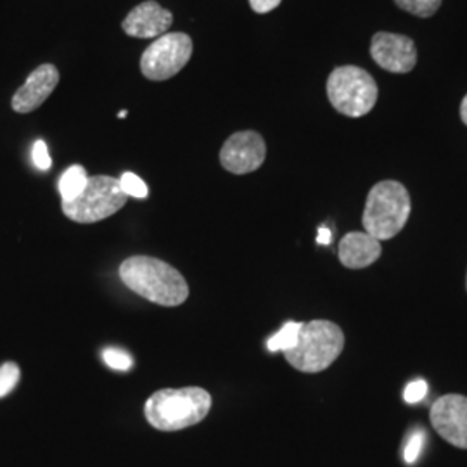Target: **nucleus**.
<instances>
[{
	"label": "nucleus",
	"instance_id": "nucleus-5",
	"mask_svg": "<svg viewBox=\"0 0 467 467\" xmlns=\"http://www.w3.org/2000/svg\"><path fill=\"white\" fill-rule=\"evenodd\" d=\"M327 98L337 113L364 117L378 102V84L362 67H336L327 78Z\"/></svg>",
	"mask_w": 467,
	"mask_h": 467
},
{
	"label": "nucleus",
	"instance_id": "nucleus-10",
	"mask_svg": "<svg viewBox=\"0 0 467 467\" xmlns=\"http://www.w3.org/2000/svg\"><path fill=\"white\" fill-rule=\"evenodd\" d=\"M372 59L391 73H409L418 63V50L414 42L405 35L379 34L370 42Z\"/></svg>",
	"mask_w": 467,
	"mask_h": 467
},
{
	"label": "nucleus",
	"instance_id": "nucleus-24",
	"mask_svg": "<svg viewBox=\"0 0 467 467\" xmlns=\"http://www.w3.org/2000/svg\"><path fill=\"white\" fill-rule=\"evenodd\" d=\"M333 241V234L327 229V227H320L317 234L318 244H331Z\"/></svg>",
	"mask_w": 467,
	"mask_h": 467
},
{
	"label": "nucleus",
	"instance_id": "nucleus-19",
	"mask_svg": "<svg viewBox=\"0 0 467 467\" xmlns=\"http://www.w3.org/2000/svg\"><path fill=\"white\" fill-rule=\"evenodd\" d=\"M102 358L108 368H115V370H130L134 366V358L127 351L119 350V348H106L102 351Z\"/></svg>",
	"mask_w": 467,
	"mask_h": 467
},
{
	"label": "nucleus",
	"instance_id": "nucleus-12",
	"mask_svg": "<svg viewBox=\"0 0 467 467\" xmlns=\"http://www.w3.org/2000/svg\"><path fill=\"white\" fill-rule=\"evenodd\" d=\"M173 23L171 11L156 0H146L134 7L121 23L123 32L134 38H158L167 34Z\"/></svg>",
	"mask_w": 467,
	"mask_h": 467
},
{
	"label": "nucleus",
	"instance_id": "nucleus-22",
	"mask_svg": "<svg viewBox=\"0 0 467 467\" xmlns=\"http://www.w3.org/2000/svg\"><path fill=\"white\" fill-rule=\"evenodd\" d=\"M426 395H428V383L422 381V379H418V381H414V383H410L407 386V389H405V393H403V399H405L407 403H418V401L422 400Z\"/></svg>",
	"mask_w": 467,
	"mask_h": 467
},
{
	"label": "nucleus",
	"instance_id": "nucleus-20",
	"mask_svg": "<svg viewBox=\"0 0 467 467\" xmlns=\"http://www.w3.org/2000/svg\"><path fill=\"white\" fill-rule=\"evenodd\" d=\"M422 445H424V433L422 431H416L409 438L407 447H405V461L409 464L418 461L419 453L422 451Z\"/></svg>",
	"mask_w": 467,
	"mask_h": 467
},
{
	"label": "nucleus",
	"instance_id": "nucleus-8",
	"mask_svg": "<svg viewBox=\"0 0 467 467\" xmlns=\"http://www.w3.org/2000/svg\"><path fill=\"white\" fill-rule=\"evenodd\" d=\"M267 146L264 137L253 130L231 135L220 150V163L227 171L246 175L264 165Z\"/></svg>",
	"mask_w": 467,
	"mask_h": 467
},
{
	"label": "nucleus",
	"instance_id": "nucleus-25",
	"mask_svg": "<svg viewBox=\"0 0 467 467\" xmlns=\"http://www.w3.org/2000/svg\"><path fill=\"white\" fill-rule=\"evenodd\" d=\"M461 118H462V121L467 125V96L462 99V104H461Z\"/></svg>",
	"mask_w": 467,
	"mask_h": 467
},
{
	"label": "nucleus",
	"instance_id": "nucleus-27",
	"mask_svg": "<svg viewBox=\"0 0 467 467\" xmlns=\"http://www.w3.org/2000/svg\"><path fill=\"white\" fill-rule=\"evenodd\" d=\"M466 289H467V277H466Z\"/></svg>",
	"mask_w": 467,
	"mask_h": 467
},
{
	"label": "nucleus",
	"instance_id": "nucleus-13",
	"mask_svg": "<svg viewBox=\"0 0 467 467\" xmlns=\"http://www.w3.org/2000/svg\"><path fill=\"white\" fill-rule=\"evenodd\" d=\"M381 251V243L368 233H348L339 243L337 256L345 267L358 270L379 260Z\"/></svg>",
	"mask_w": 467,
	"mask_h": 467
},
{
	"label": "nucleus",
	"instance_id": "nucleus-4",
	"mask_svg": "<svg viewBox=\"0 0 467 467\" xmlns=\"http://www.w3.org/2000/svg\"><path fill=\"white\" fill-rule=\"evenodd\" d=\"M409 191L397 181H383L368 191L362 223L368 235L378 241L395 237L410 217Z\"/></svg>",
	"mask_w": 467,
	"mask_h": 467
},
{
	"label": "nucleus",
	"instance_id": "nucleus-15",
	"mask_svg": "<svg viewBox=\"0 0 467 467\" xmlns=\"http://www.w3.org/2000/svg\"><path fill=\"white\" fill-rule=\"evenodd\" d=\"M301 322H285L281 331L274 334L267 341V348L270 351L291 350L298 343V336L301 331Z\"/></svg>",
	"mask_w": 467,
	"mask_h": 467
},
{
	"label": "nucleus",
	"instance_id": "nucleus-26",
	"mask_svg": "<svg viewBox=\"0 0 467 467\" xmlns=\"http://www.w3.org/2000/svg\"><path fill=\"white\" fill-rule=\"evenodd\" d=\"M119 118H125L127 117V111H119V115H118Z\"/></svg>",
	"mask_w": 467,
	"mask_h": 467
},
{
	"label": "nucleus",
	"instance_id": "nucleus-1",
	"mask_svg": "<svg viewBox=\"0 0 467 467\" xmlns=\"http://www.w3.org/2000/svg\"><path fill=\"white\" fill-rule=\"evenodd\" d=\"M119 277L130 291L160 306H179L189 298L184 275L152 256L127 258L119 265Z\"/></svg>",
	"mask_w": 467,
	"mask_h": 467
},
{
	"label": "nucleus",
	"instance_id": "nucleus-9",
	"mask_svg": "<svg viewBox=\"0 0 467 467\" xmlns=\"http://www.w3.org/2000/svg\"><path fill=\"white\" fill-rule=\"evenodd\" d=\"M434 431L457 449L467 451V397L445 395L434 401L430 412Z\"/></svg>",
	"mask_w": 467,
	"mask_h": 467
},
{
	"label": "nucleus",
	"instance_id": "nucleus-3",
	"mask_svg": "<svg viewBox=\"0 0 467 467\" xmlns=\"http://www.w3.org/2000/svg\"><path fill=\"white\" fill-rule=\"evenodd\" d=\"M345 348V334L331 320H310L301 326L298 343L284 351L285 360L300 372L316 374L331 368Z\"/></svg>",
	"mask_w": 467,
	"mask_h": 467
},
{
	"label": "nucleus",
	"instance_id": "nucleus-11",
	"mask_svg": "<svg viewBox=\"0 0 467 467\" xmlns=\"http://www.w3.org/2000/svg\"><path fill=\"white\" fill-rule=\"evenodd\" d=\"M59 69L54 65H40L35 67L26 82L21 85L13 96L11 106L19 115L32 113L38 109L59 84Z\"/></svg>",
	"mask_w": 467,
	"mask_h": 467
},
{
	"label": "nucleus",
	"instance_id": "nucleus-2",
	"mask_svg": "<svg viewBox=\"0 0 467 467\" xmlns=\"http://www.w3.org/2000/svg\"><path fill=\"white\" fill-rule=\"evenodd\" d=\"M210 410L212 395L198 386L160 389L144 405L148 422L160 431H181L200 424Z\"/></svg>",
	"mask_w": 467,
	"mask_h": 467
},
{
	"label": "nucleus",
	"instance_id": "nucleus-7",
	"mask_svg": "<svg viewBox=\"0 0 467 467\" xmlns=\"http://www.w3.org/2000/svg\"><path fill=\"white\" fill-rule=\"evenodd\" d=\"M192 56V40L185 34L158 36L140 57V71L150 82H165L184 69Z\"/></svg>",
	"mask_w": 467,
	"mask_h": 467
},
{
	"label": "nucleus",
	"instance_id": "nucleus-21",
	"mask_svg": "<svg viewBox=\"0 0 467 467\" xmlns=\"http://www.w3.org/2000/svg\"><path fill=\"white\" fill-rule=\"evenodd\" d=\"M32 156H34V163L36 165V168H40V170H49V168L52 167L49 150H47V144H46L44 140H36V142H35Z\"/></svg>",
	"mask_w": 467,
	"mask_h": 467
},
{
	"label": "nucleus",
	"instance_id": "nucleus-16",
	"mask_svg": "<svg viewBox=\"0 0 467 467\" xmlns=\"http://www.w3.org/2000/svg\"><path fill=\"white\" fill-rule=\"evenodd\" d=\"M118 182H119V187H121V191L125 192L127 198L146 200L148 194H150V189H148L146 182H144L139 175L132 173V171H125V173L118 179Z\"/></svg>",
	"mask_w": 467,
	"mask_h": 467
},
{
	"label": "nucleus",
	"instance_id": "nucleus-18",
	"mask_svg": "<svg viewBox=\"0 0 467 467\" xmlns=\"http://www.w3.org/2000/svg\"><path fill=\"white\" fill-rule=\"evenodd\" d=\"M19 378H21V372L15 362H5L0 368V399L9 395L16 388Z\"/></svg>",
	"mask_w": 467,
	"mask_h": 467
},
{
	"label": "nucleus",
	"instance_id": "nucleus-14",
	"mask_svg": "<svg viewBox=\"0 0 467 467\" xmlns=\"http://www.w3.org/2000/svg\"><path fill=\"white\" fill-rule=\"evenodd\" d=\"M88 184L87 170L82 165H73L59 179V194L63 202L77 200Z\"/></svg>",
	"mask_w": 467,
	"mask_h": 467
},
{
	"label": "nucleus",
	"instance_id": "nucleus-23",
	"mask_svg": "<svg viewBox=\"0 0 467 467\" xmlns=\"http://www.w3.org/2000/svg\"><path fill=\"white\" fill-rule=\"evenodd\" d=\"M281 2L283 0H250V5L256 15H267L275 7H279Z\"/></svg>",
	"mask_w": 467,
	"mask_h": 467
},
{
	"label": "nucleus",
	"instance_id": "nucleus-6",
	"mask_svg": "<svg viewBox=\"0 0 467 467\" xmlns=\"http://www.w3.org/2000/svg\"><path fill=\"white\" fill-rule=\"evenodd\" d=\"M127 200L129 198L121 191L118 179L94 175L88 177V184L77 200L63 202L61 206L69 220L77 223H96L118 213Z\"/></svg>",
	"mask_w": 467,
	"mask_h": 467
},
{
	"label": "nucleus",
	"instance_id": "nucleus-17",
	"mask_svg": "<svg viewBox=\"0 0 467 467\" xmlns=\"http://www.w3.org/2000/svg\"><path fill=\"white\" fill-rule=\"evenodd\" d=\"M395 4L414 16L430 17L440 9L441 0H395Z\"/></svg>",
	"mask_w": 467,
	"mask_h": 467
}]
</instances>
